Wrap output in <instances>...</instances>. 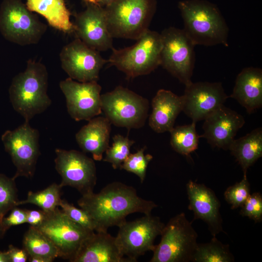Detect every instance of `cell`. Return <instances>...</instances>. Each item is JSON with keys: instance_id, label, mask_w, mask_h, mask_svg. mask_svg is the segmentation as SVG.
<instances>
[{"instance_id": "cell-1", "label": "cell", "mask_w": 262, "mask_h": 262, "mask_svg": "<svg viewBox=\"0 0 262 262\" xmlns=\"http://www.w3.org/2000/svg\"><path fill=\"white\" fill-rule=\"evenodd\" d=\"M82 196L78 204L95 221L98 226L96 232L118 227L131 213L150 214L158 206L153 201L139 196L133 187L117 181L109 183L98 193Z\"/></svg>"}, {"instance_id": "cell-2", "label": "cell", "mask_w": 262, "mask_h": 262, "mask_svg": "<svg viewBox=\"0 0 262 262\" xmlns=\"http://www.w3.org/2000/svg\"><path fill=\"white\" fill-rule=\"evenodd\" d=\"M178 7L183 29L195 46H229V28L216 5L205 0H184Z\"/></svg>"}, {"instance_id": "cell-3", "label": "cell", "mask_w": 262, "mask_h": 262, "mask_svg": "<svg viewBox=\"0 0 262 262\" xmlns=\"http://www.w3.org/2000/svg\"><path fill=\"white\" fill-rule=\"evenodd\" d=\"M48 86V73L45 66L32 60L28 61L25 70L13 78L9 89L10 101L25 121L29 122L50 105Z\"/></svg>"}, {"instance_id": "cell-4", "label": "cell", "mask_w": 262, "mask_h": 262, "mask_svg": "<svg viewBox=\"0 0 262 262\" xmlns=\"http://www.w3.org/2000/svg\"><path fill=\"white\" fill-rule=\"evenodd\" d=\"M156 7V0H115L104 7L110 34L137 40L148 30Z\"/></svg>"}, {"instance_id": "cell-5", "label": "cell", "mask_w": 262, "mask_h": 262, "mask_svg": "<svg viewBox=\"0 0 262 262\" xmlns=\"http://www.w3.org/2000/svg\"><path fill=\"white\" fill-rule=\"evenodd\" d=\"M131 46L123 49L112 48L108 60L129 78L150 73L160 66L162 47L161 33L147 30Z\"/></svg>"}, {"instance_id": "cell-6", "label": "cell", "mask_w": 262, "mask_h": 262, "mask_svg": "<svg viewBox=\"0 0 262 262\" xmlns=\"http://www.w3.org/2000/svg\"><path fill=\"white\" fill-rule=\"evenodd\" d=\"M159 244L152 251L150 262H191L197 246V234L184 213L164 225Z\"/></svg>"}, {"instance_id": "cell-7", "label": "cell", "mask_w": 262, "mask_h": 262, "mask_svg": "<svg viewBox=\"0 0 262 262\" xmlns=\"http://www.w3.org/2000/svg\"><path fill=\"white\" fill-rule=\"evenodd\" d=\"M101 104L105 116L116 127L139 129L147 117L148 100L122 86L101 95Z\"/></svg>"}, {"instance_id": "cell-8", "label": "cell", "mask_w": 262, "mask_h": 262, "mask_svg": "<svg viewBox=\"0 0 262 262\" xmlns=\"http://www.w3.org/2000/svg\"><path fill=\"white\" fill-rule=\"evenodd\" d=\"M47 26L20 0H4L0 8V31L7 40L21 46L37 43Z\"/></svg>"}, {"instance_id": "cell-9", "label": "cell", "mask_w": 262, "mask_h": 262, "mask_svg": "<svg viewBox=\"0 0 262 262\" xmlns=\"http://www.w3.org/2000/svg\"><path fill=\"white\" fill-rule=\"evenodd\" d=\"M160 33V66L185 85L189 84L195 66V45L183 29L169 27Z\"/></svg>"}, {"instance_id": "cell-10", "label": "cell", "mask_w": 262, "mask_h": 262, "mask_svg": "<svg viewBox=\"0 0 262 262\" xmlns=\"http://www.w3.org/2000/svg\"><path fill=\"white\" fill-rule=\"evenodd\" d=\"M46 214L43 222L35 228L54 244L59 257L72 262L84 241L94 231L72 220L58 207Z\"/></svg>"}, {"instance_id": "cell-11", "label": "cell", "mask_w": 262, "mask_h": 262, "mask_svg": "<svg viewBox=\"0 0 262 262\" xmlns=\"http://www.w3.org/2000/svg\"><path fill=\"white\" fill-rule=\"evenodd\" d=\"M164 225L159 217L151 214L132 221L126 220L118 227L115 237L120 252L131 262H136L147 251L153 250L155 239L161 235Z\"/></svg>"}, {"instance_id": "cell-12", "label": "cell", "mask_w": 262, "mask_h": 262, "mask_svg": "<svg viewBox=\"0 0 262 262\" xmlns=\"http://www.w3.org/2000/svg\"><path fill=\"white\" fill-rule=\"evenodd\" d=\"M39 137L38 131L31 127L28 121L13 131H6L2 135L5 150L16 167L15 180L19 177H33L40 154Z\"/></svg>"}, {"instance_id": "cell-13", "label": "cell", "mask_w": 262, "mask_h": 262, "mask_svg": "<svg viewBox=\"0 0 262 262\" xmlns=\"http://www.w3.org/2000/svg\"><path fill=\"white\" fill-rule=\"evenodd\" d=\"M55 153V169L62 178L60 186L73 187L82 195L93 192L97 182L93 159L76 150L56 148Z\"/></svg>"}, {"instance_id": "cell-14", "label": "cell", "mask_w": 262, "mask_h": 262, "mask_svg": "<svg viewBox=\"0 0 262 262\" xmlns=\"http://www.w3.org/2000/svg\"><path fill=\"white\" fill-rule=\"evenodd\" d=\"M60 58L62 67L69 78L80 82H97L101 69L108 63L99 51L78 38L63 48Z\"/></svg>"}, {"instance_id": "cell-15", "label": "cell", "mask_w": 262, "mask_h": 262, "mask_svg": "<svg viewBox=\"0 0 262 262\" xmlns=\"http://www.w3.org/2000/svg\"><path fill=\"white\" fill-rule=\"evenodd\" d=\"M67 112L75 121H89L102 113L101 86L97 82H80L70 78L60 82Z\"/></svg>"}, {"instance_id": "cell-16", "label": "cell", "mask_w": 262, "mask_h": 262, "mask_svg": "<svg viewBox=\"0 0 262 262\" xmlns=\"http://www.w3.org/2000/svg\"><path fill=\"white\" fill-rule=\"evenodd\" d=\"M182 97V111L195 123L204 120L229 97L221 82H191L185 85Z\"/></svg>"}, {"instance_id": "cell-17", "label": "cell", "mask_w": 262, "mask_h": 262, "mask_svg": "<svg viewBox=\"0 0 262 262\" xmlns=\"http://www.w3.org/2000/svg\"><path fill=\"white\" fill-rule=\"evenodd\" d=\"M74 25L77 38L89 47L99 52L113 48L104 7L86 3V9L76 15Z\"/></svg>"}, {"instance_id": "cell-18", "label": "cell", "mask_w": 262, "mask_h": 262, "mask_svg": "<svg viewBox=\"0 0 262 262\" xmlns=\"http://www.w3.org/2000/svg\"><path fill=\"white\" fill-rule=\"evenodd\" d=\"M204 120V133L200 137L206 138L213 147L224 150L229 149L237 131L245 123L242 115L224 104Z\"/></svg>"}, {"instance_id": "cell-19", "label": "cell", "mask_w": 262, "mask_h": 262, "mask_svg": "<svg viewBox=\"0 0 262 262\" xmlns=\"http://www.w3.org/2000/svg\"><path fill=\"white\" fill-rule=\"evenodd\" d=\"M189 204L188 209L194 214V219H200L208 225L213 236L223 231L219 212L220 204L214 193L203 184L189 180L186 185Z\"/></svg>"}, {"instance_id": "cell-20", "label": "cell", "mask_w": 262, "mask_h": 262, "mask_svg": "<svg viewBox=\"0 0 262 262\" xmlns=\"http://www.w3.org/2000/svg\"><path fill=\"white\" fill-rule=\"evenodd\" d=\"M72 262H131L120 252L115 237L94 231L85 239Z\"/></svg>"}, {"instance_id": "cell-21", "label": "cell", "mask_w": 262, "mask_h": 262, "mask_svg": "<svg viewBox=\"0 0 262 262\" xmlns=\"http://www.w3.org/2000/svg\"><path fill=\"white\" fill-rule=\"evenodd\" d=\"M183 105L182 96L165 89L159 90L151 102L152 111L148 120L150 127L157 133L170 131L182 111Z\"/></svg>"}, {"instance_id": "cell-22", "label": "cell", "mask_w": 262, "mask_h": 262, "mask_svg": "<svg viewBox=\"0 0 262 262\" xmlns=\"http://www.w3.org/2000/svg\"><path fill=\"white\" fill-rule=\"evenodd\" d=\"M110 121L105 117H95L76 134L77 144L83 152L90 153L93 159L100 161L109 146Z\"/></svg>"}, {"instance_id": "cell-23", "label": "cell", "mask_w": 262, "mask_h": 262, "mask_svg": "<svg viewBox=\"0 0 262 262\" xmlns=\"http://www.w3.org/2000/svg\"><path fill=\"white\" fill-rule=\"evenodd\" d=\"M229 97L236 99L249 114L262 106V70L248 67L243 68L236 77L235 85Z\"/></svg>"}, {"instance_id": "cell-24", "label": "cell", "mask_w": 262, "mask_h": 262, "mask_svg": "<svg viewBox=\"0 0 262 262\" xmlns=\"http://www.w3.org/2000/svg\"><path fill=\"white\" fill-rule=\"evenodd\" d=\"M29 10L44 16L50 26L66 33L74 32L70 13L64 0H27Z\"/></svg>"}, {"instance_id": "cell-25", "label": "cell", "mask_w": 262, "mask_h": 262, "mask_svg": "<svg viewBox=\"0 0 262 262\" xmlns=\"http://www.w3.org/2000/svg\"><path fill=\"white\" fill-rule=\"evenodd\" d=\"M229 149L241 166L244 175L262 156V129L259 127L246 135L234 139Z\"/></svg>"}, {"instance_id": "cell-26", "label": "cell", "mask_w": 262, "mask_h": 262, "mask_svg": "<svg viewBox=\"0 0 262 262\" xmlns=\"http://www.w3.org/2000/svg\"><path fill=\"white\" fill-rule=\"evenodd\" d=\"M23 248L29 256H40L55 259L59 257L54 244L37 229L30 226L22 240Z\"/></svg>"}, {"instance_id": "cell-27", "label": "cell", "mask_w": 262, "mask_h": 262, "mask_svg": "<svg viewBox=\"0 0 262 262\" xmlns=\"http://www.w3.org/2000/svg\"><path fill=\"white\" fill-rule=\"evenodd\" d=\"M234 257L229 246L219 241L216 236L206 243L198 244L192 257L193 262H231Z\"/></svg>"}, {"instance_id": "cell-28", "label": "cell", "mask_w": 262, "mask_h": 262, "mask_svg": "<svg viewBox=\"0 0 262 262\" xmlns=\"http://www.w3.org/2000/svg\"><path fill=\"white\" fill-rule=\"evenodd\" d=\"M196 123L174 127L171 134L170 145L178 153L188 156L198 147L200 136L196 129Z\"/></svg>"}, {"instance_id": "cell-29", "label": "cell", "mask_w": 262, "mask_h": 262, "mask_svg": "<svg viewBox=\"0 0 262 262\" xmlns=\"http://www.w3.org/2000/svg\"><path fill=\"white\" fill-rule=\"evenodd\" d=\"M61 188L60 184L53 183L43 190L37 192L30 191L27 198L19 201L17 206L32 204L40 207L45 213L52 212L60 206L62 199L61 198Z\"/></svg>"}, {"instance_id": "cell-30", "label": "cell", "mask_w": 262, "mask_h": 262, "mask_svg": "<svg viewBox=\"0 0 262 262\" xmlns=\"http://www.w3.org/2000/svg\"><path fill=\"white\" fill-rule=\"evenodd\" d=\"M113 139L112 146L106 150V155L103 161L110 163L113 168L116 169L120 168L130 154L131 147L134 141L120 134L114 135Z\"/></svg>"}, {"instance_id": "cell-31", "label": "cell", "mask_w": 262, "mask_h": 262, "mask_svg": "<svg viewBox=\"0 0 262 262\" xmlns=\"http://www.w3.org/2000/svg\"><path fill=\"white\" fill-rule=\"evenodd\" d=\"M17 192L15 179L0 174V222L6 213L17 206Z\"/></svg>"}, {"instance_id": "cell-32", "label": "cell", "mask_w": 262, "mask_h": 262, "mask_svg": "<svg viewBox=\"0 0 262 262\" xmlns=\"http://www.w3.org/2000/svg\"><path fill=\"white\" fill-rule=\"evenodd\" d=\"M146 148L144 147L134 153H130L120 167L137 175L141 183L145 179L148 164L153 159L151 155L145 154Z\"/></svg>"}, {"instance_id": "cell-33", "label": "cell", "mask_w": 262, "mask_h": 262, "mask_svg": "<svg viewBox=\"0 0 262 262\" xmlns=\"http://www.w3.org/2000/svg\"><path fill=\"white\" fill-rule=\"evenodd\" d=\"M250 195V186L246 175H244L240 182L229 187L224 193L225 199L231 205L232 209L241 207Z\"/></svg>"}, {"instance_id": "cell-34", "label": "cell", "mask_w": 262, "mask_h": 262, "mask_svg": "<svg viewBox=\"0 0 262 262\" xmlns=\"http://www.w3.org/2000/svg\"><path fill=\"white\" fill-rule=\"evenodd\" d=\"M61 210L72 220L84 228L94 231H98L95 221L84 210L78 208L65 199H62L60 206Z\"/></svg>"}, {"instance_id": "cell-35", "label": "cell", "mask_w": 262, "mask_h": 262, "mask_svg": "<svg viewBox=\"0 0 262 262\" xmlns=\"http://www.w3.org/2000/svg\"><path fill=\"white\" fill-rule=\"evenodd\" d=\"M240 214L248 217L255 222L262 220V196L260 193L255 192L250 196L241 207Z\"/></svg>"}, {"instance_id": "cell-36", "label": "cell", "mask_w": 262, "mask_h": 262, "mask_svg": "<svg viewBox=\"0 0 262 262\" xmlns=\"http://www.w3.org/2000/svg\"><path fill=\"white\" fill-rule=\"evenodd\" d=\"M11 211L10 214L6 217H4L0 222V225L6 230L12 226H17L26 223V210L16 207Z\"/></svg>"}, {"instance_id": "cell-37", "label": "cell", "mask_w": 262, "mask_h": 262, "mask_svg": "<svg viewBox=\"0 0 262 262\" xmlns=\"http://www.w3.org/2000/svg\"><path fill=\"white\" fill-rule=\"evenodd\" d=\"M26 223L30 226L37 228L40 226L46 217V213L42 210H27Z\"/></svg>"}, {"instance_id": "cell-38", "label": "cell", "mask_w": 262, "mask_h": 262, "mask_svg": "<svg viewBox=\"0 0 262 262\" xmlns=\"http://www.w3.org/2000/svg\"><path fill=\"white\" fill-rule=\"evenodd\" d=\"M7 252L10 262H26L28 259L29 255L23 248H19L11 245Z\"/></svg>"}, {"instance_id": "cell-39", "label": "cell", "mask_w": 262, "mask_h": 262, "mask_svg": "<svg viewBox=\"0 0 262 262\" xmlns=\"http://www.w3.org/2000/svg\"><path fill=\"white\" fill-rule=\"evenodd\" d=\"M28 260L31 262H52L54 260L53 258L40 256H29Z\"/></svg>"}, {"instance_id": "cell-40", "label": "cell", "mask_w": 262, "mask_h": 262, "mask_svg": "<svg viewBox=\"0 0 262 262\" xmlns=\"http://www.w3.org/2000/svg\"><path fill=\"white\" fill-rule=\"evenodd\" d=\"M94 3L102 7H105L111 4L115 0H93Z\"/></svg>"}, {"instance_id": "cell-41", "label": "cell", "mask_w": 262, "mask_h": 262, "mask_svg": "<svg viewBox=\"0 0 262 262\" xmlns=\"http://www.w3.org/2000/svg\"><path fill=\"white\" fill-rule=\"evenodd\" d=\"M0 262H10L7 252H0Z\"/></svg>"}, {"instance_id": "cell-42", "label": "cell", "mask_w": 262, "mask_h": 262, "mask_svg": "<svg viewBox=\"0 0 262 262\" xmlns=\"http://www.w3.org/2000/svg\"><path fill=\"white\" fill-rule=\"evenodd\" d=\"M6 230L0 225V238L3 235Z\"/></svg>"}, {"instance_id": "cell-43", "label": "cell", "mask_w": 262, "mask_h": 262, "mask_svg": "<svg viewBox=\"0 0 262 262\" xmlns=\"http://www.w3.org/2000/svg\"><path fill=\"white\" fill-rule=\"evenodd\" d=\"M85 3H92L95 4L93 0H85Z\"/></svg>"}]
</instances>
